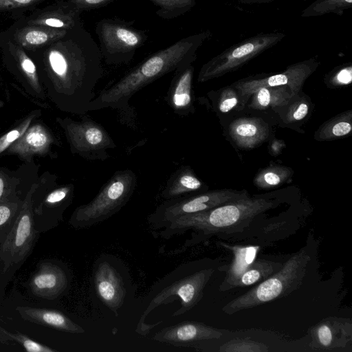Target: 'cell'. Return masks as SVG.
Segmentation results:
<instances>
[{"label": "cell", "instance_id": "obj_38", "mask_svg": "<svg viewBox=\"0 0 352 352\" xmlns=\"http://www.w3.org/2000/svg\"><path fill=\"white\" fill-rule=\"evenodd\" d=\"M309 105L304 100H300L291 105L287 112L286 120L293 122L302 120L308 113Z\"/></svg>", "mask_w": 352, "mask_h": 352}, {"label": "cell", "instance_id": "obj_27", "mask_svg": "<svg viewBox=\"0 0 352 352\" xmlns=\"http://www.w3.org/2000/svg\"><path fill=\"white\" fill-rule=\"evenodd\" d=\"M250 107L255 109H264L269 107H282L287 104L294 96L290 88L287 85L261 87L251 96Z\"/></svg>", "mask_w": 352, "mask_h": 352}, {"label": "cell", "instance_id": "obj_11", "mask_svg": "<svg viewBox=\"0 0 352 352\" xmlns=\"http://www.w3.org/2000/svg\"><path fill=\"white\" fill-rule=\"evenodd\" d=\"M248 196L246 190L223 189L168 199L150 214L148 221L155 228H161L181 216L205 211Z\"/></svg>", "mask_w": 352, "mask_h": 352}, {"label": "cell", "instance_id": "obj_23", "mask_svg": "<svg viewBox=\"0 0 352 352\" xmlns=\"http://www.w3.org/2000/svg\"><path fill=\"white\" fill-rule=\"evenodd\" d=\"M225 247L232 251L234 258L227 271L224 281L221 285V290H228L234 288L241 276L254 262L258 246H229L223 244Z\"/></svg>", "mask_w": 352, "mask_h": 352}, {"label": "cell", "instance_id": "obj_6", "mask_svg": "<svg viewBox=\"0 0 352 352\" xmlns=\"http://www.w3.org/2000/svg\"><path fill=\"white\" fill-rule=\"evenodd\" d=\"M36 182L27 192L13 226L0 243V287H4L23 264L38 239L32 207Z\"/></svg>", "mask_w": 352, "mask_h": 352}, {"label": "cell", "instance_id": "obj_21", "mask_svg": "<svg viewBox=\"0 0 352 352\" xmlns=\"http://www.w3.org/2000/svg\"><path fill=\"white\" fill-rule=\"evenodd\" d=\"M16 310L23 319L31 322L72 333L85 332L82 327L56 310L30 307H17Z\"/></svg>", "mask_w": 352, "mask_h": 352}, {"label": "cell", "instance_id": "obj_13", "mask_svg": "<svg viewBox=\"0 0 352 352\" xmlns=\"http://www.w3.org/2000/svg\"><path fill=\"white\" fill-rule=\"evenodd\" d=\"M318 63L310 58L288 66L279 74L261 78L241 80L232 85L241 99L242 108L250 97L261 87L288 86L294 96L301 89L306 79L315 71Z\"/></svg>", "mask_w": 352, "mask_h": 352}, {"label": "cell", "instance_id": "obj_28", "mask_svg": "<svg viewBox=\"0 0 352 352\" xmlns=\"http://www.w3.org/2000/svg\"><path fill=\"white\" fill-rule=\"evenodd\" d=\"M283 264L265 259L254 261L237 280L235 287H246L263 281L279 270Z\"/></svg>", "mask_w": 352, "mask_h": 352}, {"label": "cell", "instance_id": "obj_33", "mask_svg": "<svg viewBox=\"0 0 352 352\" xmlns=\"http://www.w3.org/2000/svg\"><path fill=\"white\" fill-rule=\"evenodd\" d=\"M159 9L156 14L163 19H173L189 12L196 5L195 0H146Z\"/></svg>", "mask_w": 352, "mask_h": 352}, {"label": "cell", "instance_id": "obj_12", "mask_svg": "<svg viewBox=\"0 0 352 352\" xmlns=\"http://www.w3.org/2000/svg\"><path fill=\"white\" fill-rule=\"evenodd\" d=\"M214 271L213 269L198 271L164 288L151 300L143 312L138 324L137 331L146 335L144 320L148 314L160 305L169 303L176 298L181 300V307L174 313V316L182 315L191 309L201 299L204 288Z\"/></svg>", "mask_w": 352, "mask_h": 352}, {"label": "cell", "instance_id": "obj_18", "mask_svg": "<svg viewBox=\"0 0 352 352\" xmlns=\"http://www.w3.org/2000/svg\"><path fill=\"white\" fill-rule=\"evenodd\" d=\"M193 75L192 63L184 65L174 72L166 98L169 106L179 116L188 115L193 111Z\"/></svg>", "mask_w": 352, "mask_h": 352}, {"label": "cell", "instance_id": "obj_41", "mask_svg": "<svg viewBox=\"0 0 352 352\" xmlns=\"http://www.w3.org/2000/svg\"><path fill=\"white\" fill-rule=\"evenodd\" d=\"M41 0H0V10L30 6Z\"/></svg>", "mask_w": 352, "mask_h": 352}, {"label": "cell", "instance_id": "obj_14", "mask_svg": "<svg viewBox=\"0 0 352 352\" xmlns=\"http://www.w3.org/2000/svg\"><path fill=\"white\" fill-rule=\"evenodd\" d=\"M34 121L1 155H15L25 162H31L35 156L50 155L53 146H60L58 140L45 123Z\"/></svg>", "mask_w": 352, "mask_h": 352}, {"label": "cell", "instance_id": "obj_31", "mask_svg": "<svg viewBox=\"0 0 352 352\" xmlns=\"http://www.w3.org/2000/svg\"><path fill=\"white\" fill-rule=\"evenodd\" d=\"M351 7L352 0H316L302 11L301 16H319L329 13L342 16L344 10Z\"/></svg>", "mask_w": 352, "mask_h": 352}, {"label": "cell", "instance_id": "obj_7", "mask_svg": "<svg viewBox=\"0 0 352 352\" xmlns=\"http://www.w3.org/2000/svg\"><path fill=\"white\" fill-rule=\"evenodd\" d=\"M134 21L104 18L95 28L102 59L109 65L127 64L148 38L146 31L133 26Z\"/></svg>", "mask_w": 352, "mask_h": 352}, {"label": "cell", "instance_id": "obj_24", "mask_svg": "<svg viewBox=\"0 0 352 352\" xmlns=\"http://www.w3.org/2000/svg\"><path fill=\"white\" fill-rule=\"evenodd\" d=\"M80 14V12L68 2L67 6L47 12L30 21L28 24L71 30L82 26Z\"/></svg>", "mask_w": 352, "mask_h": 352}, {"label": "cell", "instance_id": "obj_5", "mask_svg": "<svg viewBox=\"0 0 352 352\" xmlns=\"http://www.w3.org/2000/svg\"><path fill=\"white\" fill-rule=\"evenodd\" d=\"M136 174L131 169L116 171L89 203L78 206L69 223L86 228L108 219L124 207L137 186Z\"/></svg>", "mask_w": 352, "mask_h": 352}, {"label": "cell", "instance_id": "obj_10", "mask_svg": "<svg viewBox=\"0 0 352 352\" xmlns=\"http://www.w3.org/2000/svg\"><path fill=\"white\" fill-rule=\"evenodd\" d=\"M82 116L80 120L69 117L56 119L71 153L87 160H106L110 157L109 150L116 147L114 140L100 124L85 115Z\"/></svg>", "mask_w": 352, "mask_h": 352}, {"label": "cell", "instance_id": "obj_16", "mask_svg": "<svg viewBox=\"0 0 352 352\" xmlns=\"http://www.w3.org/2000/svg\"><path fill=\"white\" fill-rule=\"evenodd\" d=\"M223 333L219 329L197 322H183L157 332L154 340L175 346H192L196 342L219 338Z\"/></svg>", "mask_w": 352, "mask_h": 352}, {"label": "cell", "instance_id": "obj_32", "mask_svg": "<svg viewBox=\"0 0 352 352\" xmlns=\"http://www.w3.org/2000/svg\"><path fill=\"white\" fill-rule=\"evenodd\" d=\"M292 175V170L283 166H271L256 176L254 184L261 188H270L285 183Z\"/></svg>", "mask_w": 352, "mask_h": 352}, {"label": "cell", "instance_id": "obj_40", "mask_svg": "<svg viewBox=\"0 0 352 352\" xmlns=\"http://www.w3.org/2000/svg\"><path fill=\"white\" fill-rule=\"evenodd\" d=\"M330 82L334 85H346L352 81V66L347 64L342 66L333 72Z\"/></svg>", "mask_w": 352, "mask_h": 352}, {"label": "cell", "instance_id": "obj_20", "mask_svg": "<svg viewBox=\"0 0 352 352\" xmlns=\"http://www.w3.org/2000/svg\"><path fill=\"white\" fill-rule=\"evenodd\" d=\"M12 50L17 69V78L23 89L36 100L45 102L47 96L34 63L19 47H13Z\"/></svg>", "mask_w": 352, "mask_h": 352}, {"label": "cell", "instance_id": "obj_25", "mask_svg": "<svg viewBox=\"0 0 352 352\" xmlns=\"http://www.w3.org/2000/svg\"><path fill=\"white\" fill-rule=\"evenodd\" d=\"M68 31L45 26L31 25L19 30L15 34V39L23 47L32 50L59 40Z\"/></svg>", "mask_w": 352, "mask_h": 352}, {"label": "cell", "instance_id": "obj_2", "mask_svg": "<svg viewBox=\"0 0 352 352\" xmlns=\"http://www.w3.org/2000/svg\"><path fill=\"white\" fill-rule=\"evenodd\" d=\"M212 36L209 30L184 37L147 56L120 79L91 100L89 111L111 108L126 110L133 96L144 87L179 67L192 63L199 48Z\"/></svg>", "mask_w": 352, "mask_h": 352}, {"label": "cell", "instance_id": "obj_4", "mask_svg": "<svg viewBox=\"0 0 352 352\" xmlns=\"http://www.w3.org/2000/svg\"><path fill=\"white\" fill-rule=\"evenodd\" d=\"M310 259L306 249L302 248L276 272L226 305L223 311L233 314L288 295L302 284Z\"/></svg>", "mask_w": 352, "mask_h": 352}, {"label": "cell", "instance_id": "obj_26", "mask_svg": "<svg viewBox=\"0 0 352 352\" xmlns=\"http://www.w3.org/2000/svg\"><path fill=\"white\" fill-rule=\"evenodd\" d=\"M314 341L322 349H331L344 345L346 340V330L336 320L324 321L312 331Z\"/></svg>", "mask_w": 352, "mask_h": 352}, {"label": "cell", "instance_id": "obj_36", "mask_svg": "<svg viewBox=\"0 0 352 352\" xmlns=\"http://www.w3.org/2000/svg\"><path fill=\"white\" fill-rule=\"evenodd\" d=\"M220 351L226 352H264L268 349L265 344L248 340H232L223 344Z\"/></svg>", "mask_w": 352, "mask_h": 352}, {"label": "cell", "instance_id": "obj_35", "mask_svg": "<svg viewBox=\"0 0 352 352\" xmlns=\"http://www.w3.org/2000/svg\"><path fill=\"white\" fill-rule=\"evenodd\" d=\"M0 341H13L21 344L29 352H54V350L30 339L26 336L12 333L0 327Z\"/></svg>", "mask_w": 352, "mask_h": 352}, {"label": "cell", "instance_id": "obj_37", "mask_svg": "<svg viewBox=\"0 0 352 352\" xmlns=\"http://www.w3.org/2000/svg\"><path fill=\"white\" fill-rule=\"evenodd\" d=\"M239 95L233 87H228L222 91L218 100L217 107L221 113H228L236 107Z\"/></svg>", "mask_w": 352, "mask_h": 352}, {"label": "cell", "instance_id": "obj_15", "mask_svg": "<svg viewBox=\"0 0 352 352\" xmlns=\"http://www.w3.org/2000/svg\"><path fill=\"white\" fill-rule=\"evenodd\" d=\"M69 284L66 270L52 261H43L30 277L28 289L38 298L54 300L61 296Z\"/></svg>", "mask_w": 352, "mask_h": 352}, {"label": "cell", "instance_id": "obj_39", "mask_svg": "<svg viewBox=\"0 0 352 352\" xmlns=\"http://www.w3.org/2000/svg\"><path fill=\"white\" fill-rule=\"evenodd\" d=\"M115 1L116 0H69L68 2L78 12H82L107 6Z\"/></svg>", "mask_w": 352, "mask_h": 352}, {"label": "cell", "instance_id": "obj_3", "mask_svg": "<svg viewBox=\"0 0 352 352\" xmlns=\"http://www.w3.org/2000/svg\"><path fill=\"white\" fill-rule=\"evenodd\" d=\"M274 203L265 198L249 196L217 207L177 217L166 224L161 232L168 239L192 230L201 234H210L232 230L245 226L256 215L272 208Z\"/></svg>", "mask_w": 352, "mask_h": 352}, {"label": "cell", "instance_id": "obj_1", "mask_svg": "<svg viewBox=\"0 0 352 352\" xmlns=\"http://www.w3.org/2000/svg\"><path fill=\"white\" fill-rule=\"evenodd\" d=\"M38 77L47 98L63 112L82 116L89 111L95 87L102 78L98 45L83 26L69 30L50 44Z\"/></svg>", "mask_w": 352, "mask_h": 352}, {"label": "cell", "instance_id": "obj_29", "mask_svg": "<svg viewBox=\"0 0 352 352\" xmlns=\"http://www.w3.org/2000/svg\"><path fill=\"white\" fill-rule=\"evenodd\" d=\"M351 116L349 111L327 122L316 133L318 139L331 140L349 134L352 129Z\"/></svg>", "mask_w": 352, "mask_h": 352}, {"label": "cell", "instance_id": "obj_22", "mask_svg": "<svg viewBox=\"0 0 352 352\" xmlns=\"http://www.w3.org/2000/svg\"><path fill=\"white\" fill-rule=\"evenodd\" d=\"M203 186L190 167L182 166L168 179L162 197L166 200L182 197L200 190Z\"/></svg>", "mask_w": 352, "mask_h": 352}, {"label": "cell", "instance_id": "obj_34", "mask_svg": "<svg viewBox=\"0 0 352 352\" xmlns=\"http://www.w3.org/2000/svg\"><path fill=\"white\" fill-rule=\"evenodd\" d=\"M41 115L40 109L34 110L21 120L13 128L0 136V155L20 138L30 125Z\"/></svg>", "mask_w": 352, "mask_h": 352}, {"label": "cell", "instance_id": "obj_19", "mask_svg": "<svg viewBox=\"0 0 352 352\" xmlns=\"http://www.w3.org/2000/svg\"><path fill=\"white\" fill-rule=\"evenodd\" d=\"M267 124L259 118H241L230 125L229 133L235 144L243 148L260 145L269 135Z\"/></svg>", "mask_w": 352, "mask_h": 352}, {"label": "cell", "instance_id": "obj_8", "mask_svg": "<svg viewBox=\"0 0 352 352\" xmlns=\"http://www.w3.org/2000/svg\"><path fill=\"white\" fill-rule=\"evenodd\" d=\"M285 36L281 32L260 33L230 46L202 65L197 81L204 82L239 69Z\"/></svg>", "mask_w": 352, "mask_h": 352}, {"label": "cell", "instance_id": "obj_17", "mask_svg": "<svg viewBox=\"0 0 352 352\" xmlns=\"http://www.w3.org/2000/svg\"><path fill=\"white\" fill-rule=\"evenodd\" d=\"M94 283L101 301L118 316L126 293L120 274L110 263L102 261L94 271Z\"/></svg>", "mask_w": 352, "mask_h": 352}, {"label": "cell", "instance_id": "obj_9", "mask_svg": "<svg viewBox=\"0 0 352 352\" xmlns=\"http://www.w3.org/2000/svg\"><path fill=\"white\" fill-rule=\"evenodd\" d=\"M74 185L58 186L56 176L46 172L38 178L32 196V207L35 228L47 232L63 220V213L72 204Z\"/></svg>", "mask_w": 352, "mask_h": 352}, {"label": "cell", "instance_id": "obj_30", "mask_svg": "<svg viewBox=\"0 0 352 352\" xmlns=\"http://www.w3.org/2000/svg\"><path fill=\"white\" fill-rule=\"evenodd\" d=\"M25 197L15 196L0 202V243L13 226Z\"/></svg>", "mask_w": 352, "mask_h": 352}]
</instances>
